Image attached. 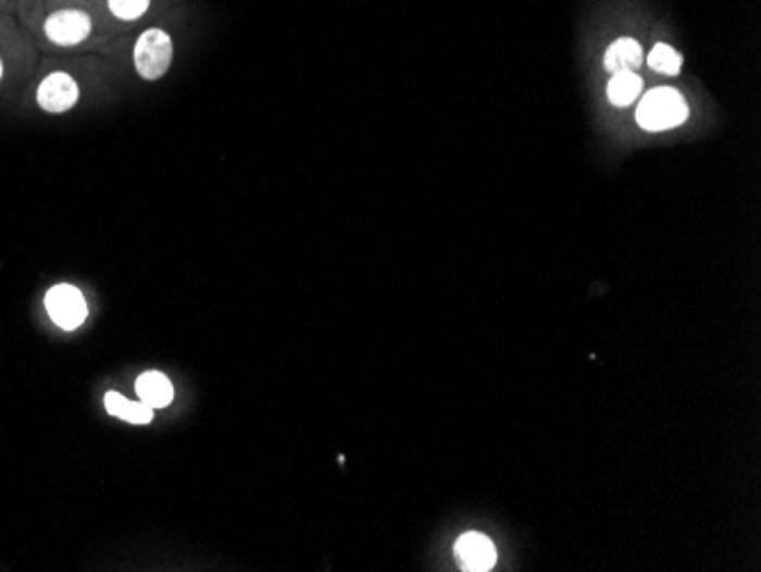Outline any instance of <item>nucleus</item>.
<instances>
[{"mask_svg": "<svg viewBox=\"0 0 761 572\" xmlns=\"http://www.w3.org/2000/svg\"><path fill=\"white\" fill-rule=\"evenodd\" d=\"M457 557L463 570L486 572L497 561V550L488 536L479 532H467L457 540Z\"/></svg>", "mask_w": 761, "mask_h": 572, "instance_id": "6", "label": "nucleus"}, {"mask_svg": "<svg viewBox=\"0 0 761 572\" xmlns=\"http://www.w3.org/2000/svg\"><path fill=\"white\" fill-rule=\"evenodd\" d=\"M105 409L110 415L122 418L133 424H149L153 420V409L145 401H128L124 395L108 393L105 395Z\"/></svg>", "mask_w": 761, "mask_h": 572, "instance_id": "9", "label": "nucleus"}, {"mask_svg": "<svg viewBox=\"0 0 761 572\" xmlns=\"http://www.w3.org/2000/svg\"><path fill=\"white\" fill-rule=\"evenodd\" d=\"M172 58H174V43H172V37L164 30L153 28L137 39L135 66H137V74L145 80L162 78L172 66Z\"/></svg>", "mask_w": 761, "mask_h": 572, "instance_id": "2", "label": "nucleus"}, {"mask_svg": "<svg viewBox=\"0 0 761 572\" xmlns=\"http://www.w3.org/2000/svg\"><path fill=\"white\" fill-rule=\"evenodd\" d=\"M43 306L53 324L60 326L62 331L80 328L89 315V308L83 293L68 283L53 285V288L43 297Z\"/></svg>", "mask_w": 761, "mask_h": 572, "instance_id": "3", "label": "nucleus"}, {"mask_svg": "<svg viewBox=\"0 0 761 572\" xmlns=\"http://www.w3.org/2000/svg\"><path fill=\"white\" fill-rule=\"evenodd\" d=\"M108 5H110V12L116 18L135 21V18H139L141 14L149 10L151 0H108Z\"/></svg>", "mask_w": 761, "mask_h": 572, "instance_id": "12", "label": "nucleus"}, {"mask_svg": "<svg viewBox=\"0 0 761 572\" xmlns=\"http://www.w3.org/2000/svg\"><path fill=\"white\" fill-rule=\"evenodd\" d=\"M686 116L688 105L682 94L673 87H657L644 94V99H640L636 110V122L640 124V128L650 133L677 128L686 122Z\"/></svg>", "mask_w": 761, "mask_h": 572, "instance_id": "1", "label": "nucleus"}, {"mask_svg": "<svg viewBox=\"0 0 761 572\" xmlns=\"http://www.w3.org/2000/svg\"><path fill=\"white\" fill-rule=\"evenodd\" d=\"M644 64V49L636 39L623 37L609 46V51L604 55V66L611 74H621V71H636Z\"/></svg>", "mask_w": 761, "mask_h": 572, "instance_id": "8", "label": "nucleus"}, {"mask_svg": "<svg viewBox=\"0 0 761 572\" xmlns=\"http://www.w3.org/2000/svg\"><path fill=\"white\" fill-rule=\"evenodd\" d=\"M3 76H5V64H3V58H0V83H3Z\"/></svg>", "mask_w": 761, "mask_h": 572, "instance_id": "13", "label": "nucleus"}, {"mask_svg": "<svg viewBox=\"0 0 761 572\" xmlns=\"http://www.w3.org/2000/svg\"><path fill=\"white\" fill-rule=\"evenodd\" d=\"M80 99L78 80L66 71H51L37 87V105L49 114H64L74 110Z\"/></svg>", "mask_w": 761, "mask_h": 572, "instance_id": "4", "label": "nucleus"}, {"mask_svg": "<svg viewBox=\"0 0 761 572\" xmlns=\"http://www.w3.org/2000/svg\"><path fill=\"white\" fill-rule=\"evenodd\" d=\"M648 64H650V69L657 71V74L677 76L679 69H682V55L669 43H657L648 55Z\"/></svg>", "mask_w": 761, "mask_h": 572, "instance_id": "11", "label": "nucleus"}, {"mask_svg": "<svg viewBox=\"0 0 761 572\" xmlns=\"http://www.w3.org/2000/svg\"><path fill=\"white\" fill-rule=\"evenodd\" d=\"M139 399L149 403L151 409H164L170 407L174 399V386L172 381L166 378L162 372H145L137 378L135 386Z\"/></svg>", "mask_w": 761, "mask_h": 572, "instance_id": "7", "label": "nucleus"}, {"mask_svg": "<svg viewBox=\"0 0 761 572\" xmlns=\"http://www.w3.org/2000/svg\"><path fill=\"white\" fill-rule=\"evenodd\" d=\"M640 91H644V80L636 74V71H621V74H613L607 94L609 101L617 108L632 105L634 101H638Z\"/></svg>", "mask_w": 761, "mask_h": 572, "instance_id": "10", "label": "nucleus"}, {"mask_svg": "<svg viewBox=\"0 0 761 572\" xmlns=\"http://www.w3.org/2000/svg\"><path fill=\"white\" fill-rule=\"evenodd\" d=\"M43 33L55 46H78L91 33V18L83 10H58L43 23Z\"/></svg>", "mask_w": 761, "mask_h": 572, "instance_id": "5", "label": "nucleus"}]
</instances>
